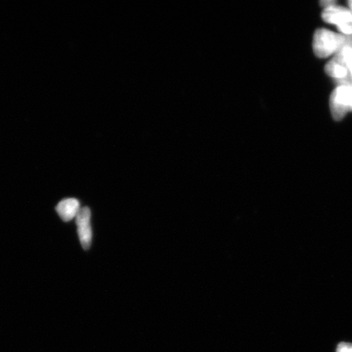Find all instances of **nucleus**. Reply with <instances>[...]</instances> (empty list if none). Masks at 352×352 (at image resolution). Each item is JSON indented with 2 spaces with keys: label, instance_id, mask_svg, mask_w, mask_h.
I'll return each mask as SVG.
<instances>
[{
  "label": "nucleus",
  "instance_id": "f257e3e1",
  "mask_svg": "<svg viewBox=\"0 0 352 352\" xmlns=\"http://www.w3.org/2000/svg\"><path fill=\"white\" fill-rule=\"evenodd\" d=\"M347 47H352V36L336 34L327 29H319L315 32L314 51L319 58H327Z\"/></svg>",
  "mask_w": 352,
  "mask_h": 352
},
{
  "label": "nucleus",
  "instance_id": "f03ea898",
  "mask_svg": "<svg viewBox=\"0 0 352 352\" xmlns=\"http://www.w3.org/2000/svg\"><path fill=\"white\" fill-rule=\"evenodd\" d=\"M334 120L341 121L347 112L352 111V86H338L329 100Z\"/></svg>",
  "mask_w": 352,
  "mask_h": 352
},
{
  "label": "nucleus",
  "instance_id": "7ed1b4c3",
  "mask_svg": "<svg viewBox=\"0 0 352 352\" xmlns=\"http://www.w3.org/2000/svg\"><path fill=\"white\" fill-rule=\"evenodd\" d=\"M321 16L327 23L337 25L342 34L352 36V12L349 8L337 6L324 8Z\"/></svg>",
  "mask_w": 352,
  "mask_h": 352
},
{
  "label": "nucleus",
  "instance_id": "20e7f679",
  "mask_svg": "<svg viewBox=\"0 0 352 352\" xmlns=\"http://www.w3.org/2000/svg\"><path fill=\"white\" fill-rule=\"evenodd\" d=\"M91 218V210L88 208H81L76 218L79 240L86 250L90 248L92 241Z\"/></svg>",
  "mask_w": 352,
  "mask_h": 352
},
{
  "label": "nucleus",
  "instance_id": "39448f33",
  "mask_svg": "<svg viewBox=\"0 0 352 352\" xmlns=\"http://www.w3.org/2000/svg\"><path fill=\"white\" fill-rule=\"evenodd\" d=\"M342 50L337 52L333 58L325 66V72L329 77L336 79L337 81L342 80L349 76Z\"/></svg>",
  "mask_w": 352,
  "mask_h": 352
},
{
  "label": "nucleus",
  "instance_id": "423d86ee",
  "mask_svg": "<svg viewBox=\"0 0 352 352\" xmlns=\"http://www.w3.org/2000/svg\"><path fill=\"white\" fill-rule=\"evenodd\" d=\"M56 210L64 222H69L77 217L80 210V202L76 198H66L59 202Z\"/></svg>",
  "mask_w": 352,
  "mask_h": 352
},
{
  "label": "nucleus",
  "instance_id": "0eeeda50",
  "mask_svg": "<svg viewBox=\"0 0 352 352\" xmlns=\"http://www.w3.org/2000/svg\"><path fill=\"white\" fill-rule=\"evenodd\" d=\"M336 352H352V344L346 342L340 343L337 347Z\"/></svg>",
  "mask_w": 352,
  "mask_h": 352
},
{
  "label": "nucleus",
  "instance_id": "6e6552de",
  "mask_svg": "<svg viewBox=\"0 0 352 352\" xmlns=\"http://www.w3.org/2000/svg\"><path fill=\"white\" fill-rule=\"evenodd\" d=\"M336 1H332V0H325V1L320 2V6L324 7V8L336 6Z\"/></svg>",
  "mask_w": 352,
  "mask_h": 352
},
{
  "label": "nucleus",
  "instance_id": "1a4fd4ad",
  "mask_svg": "<svg viewBox=\"0 0 352 352\" xmlns=\"http://www.w3.org/2000/svg\"><path fill=\"white\" fill-rule=\"evenodd\" d=\"M349 7L351 8V11L352 12V0H351V1L349 2Z\"/></svg>",
  "mask_w": 352,
  "mask_h": 352
}]
</instances>
